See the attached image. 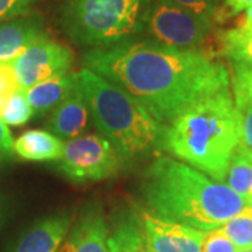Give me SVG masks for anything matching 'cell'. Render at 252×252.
Masks as SVG:
<instances>
[{"instance_id":"obj_1","label":"cell","mask_w":252,"mask_h":252,"mask_svg":"<svg viewBox=\"0 0 252 252\" xmlns=\"http://www.w3.org/2000/svg\"><path fill=\"white\" fill-rule=\"evenodd\" d=\"M83 61L84 67L129 93L164 126L231 83L227 67L212 55L153 39L93 48Z\"/></svg>"},{"instance_id":"obj_2","label":"cell","mask_w":252,"mask_h":252,"mask_svg":"<svg viewBox=\"0 0 252 252\" xmlns=\"http://www.w3.org/2000/svg\"><path fill=\"white\" fill-rule=\"evenodd\" d=\"M140 195L150 213L200 231L221 227L248 207L224 182L165 156L144 172Z\"/></svg>"},{"instance_id":"obj_3","label":"cell","mask_w":252,"mask_h":252,"mask_svg":"<svg viewBox=\"0 0 252 252\" xmlns=\"http://www.w3.org/2000/svg\"><path fill=\"white\" fill-rule=\"evenodd\" d=\"M240 140V114L230 89H224L165 125L161 149L212 180L224 182Z\"/></svg>"},{"instance_id":"obj_4","label":"cell","mask_w":252,"mask_h":252,"mask_svg":"<svg viewBox=\"0 0 252 252\" xmlns=\"http://www.w3.org/2000/svg\"><path fill=\"white\" fill-rule=\"evenodd\" d=\"M77 76L94 125L124 161L161 149L165 126L157 122L137 99L87 67L77 72Z\"/></svg>"},{"instance_id":"obj_5","label":"cell","mask_w":252,"mask_h":252,"mask_svg":"<svg viewBox=\"0 0 252 252\" xmlns=\"http://www.w3.org/2000/svg\"><path fill=\"white\" fill-rule=\"evenodd\" d=\"M154 0H63L61 27L74 44L105 48L144 34Z\"/></svg>"},{"instance_id":"obj_6","label":"cell","mask_w":252,"mask_h":252,"mask_svg":"<svg viewBox=\"0 0 252 252\" xmlns=\"http://www.w3.org/2000/svg\"><path fill=\"white\" fill-rule=\"evenodd\" d=\"M58 167L64 177L77 184L108 180L124 167L117 149L101 135H84L64 142Z\"/></svg>"},{"instance_id":"obj_7","label":"cell","mask_w":252,"mask_h":252,"mask_svg":"<svg viewBox=\"0 0 252 252\" xmlns=\"http://www.w3.org/2000/svg\"><path fill=\"white\" fill-rule=\"evenodd\" d=\"M213 24L172 0H154L146 18L144 34L153 41L180 49H198L210 35Z\"/></svg>"},{"instance_id":"obj_8","label":"cell","mask_w":252,"mask_h":252,"mask_svg":"<svg viewBox=\"0 0 252 252\" xmlns=\"http://www.w3.org/2000/svg\"><path fill=\"white\" fill-rule=\"evenodd\" d=\"M72 51L46 35L38 39L11 62L21 90L70 70Z\"/></svg>"},{"instance_id":"obj_9","label":"cell","mask_w":252,"mask_h":252,"mask_svg":"<svg viewBox=\"0 0 252 252\" xmlns=\"http://www.w3.org/2000/svg\"><path fill=\"white\" fill-rule=\"evenodd\" d=\"M146 245L152 252H202L206 231L137 210Z\"/></svg>"},{"instance_id":"obj_10","label":"cell","mask_w":252,"mask_h":252,"mask_svg":"<svg viewBox=\"0 0 252 252\" xmlns=\"http://www.w3.org/2000/svg\"><path fill=\"white\" fill-rule=\"evenodd\" d=\"M109 228L98 202L84 205L58 252H111Z\"/></svg>"},{"instance_id":"obj_11","label":"cell","mask_w":252,"mask_h":252,"mask_svg":"<svg viewBox=\"0 0 252 252\" xmlns=\"http://www.w3.org/2000/svg\"><path fill=\"white\" fill-rule=\"evenodd\" d=\"M70 212H59L35 221L11 252H58L72 227Z\"/></svg>"},{"instance_id":"obj_12","label":"cell","mask_w":252,"mask_h":252,"mask_svg":"<svg viewBox=\"0 0 252 252\" xmlns=\"http://www.w3.org/2000/svg\"><path fill=\"white\" fill-rule=\"evenodd\" d=\"M46 35L42 17L38 14L28 13L0 23V62L11 63L28 46Z\"/></svg>"},{"instance_id":"obj_13","label":"cell","mask_w":252,"mask_h":252,"mask_svg":"<svg viewBox=\"0 0 252 252\" xmlns=\"http://www.w3.org/2000/svg\"><path fill=\"white\" fill-rule=\"evenodd\" d=\"M89 107L83 97L80 84H77L74 90L51 111L46 129L62 140H70L80 136L89 125Z\"/></svg>"},{"instance_id":"obj_14","label":"cell","mask_w":252,"mask_h":252,"mask_svg":"<svg viewBox=\"0 0 252 252\" xmlns=\"http://www.w3.org/2000/svg\"><path fill=\"white\" fill-rule=\"evenodd\" d=\"M79 84L77 73H66L59 74L51 79L36 83L35 86L30 87L26 93L31 108L36 115H45L64 99Z\"/></svg>"},{"instance_id":"obj_15","label":"cell","mask_w":252,"mask_h":252,"mask_svg":"<svg viewBox=\"0 0 252 252\" xmlns=\"http://www.w3.org/2000/svg\"><path fill=\"white\" fill-rule=\"evenodd\" d=\"M64 142L48 130H27L14 140L13 152L28 161H58Z\"/></svg>"},{"instance_id":"obj_16","label":"cell","mask_w":252,"mask_h":252,"mask_svg":"<svg viewBox=\"0 0 252 252\" xmlns=\"http://www.w3.org/2000/svg\"><path fill=\"white\" fill-rule=\"evenodd\" d=\"M111 252H152L146 245L137 210H122L114 219L109 231Z\"/></svg>"},{"instance_id":"obj_17","label":"cell","mask_w":252,"mask_h":252,"mask_svg":"<svg viewBox=\"0 0 252 252\" xmlns=\"http://www.w3.org/2000/svg\"><path fill=\"white\" fill-rule=\"evenodd\" d=\"M224 184L238 196H241L248 206L252 207V160L240 147V144L230 160Z\"/></svg>"},{"instance_id":"obj_18","label":"cell","mask_w":252,"mask_h":252,"mask_svg":"<svg viewBox=\"0 0 252 252\" xmlns=\"http://www.w3.org/2000/svg\"><path fill=\"white\" fill-rule=\"evenodd\" d=\"M219 49L233 63L252 66V31L238 27L227 30L219 38Z\"/></svg>"},{"instance_id":"obj_19","label":"cell","mask_w":252,"mask_h":252,"mask_svg":"<svg viewBox=\"0 0 252 252\" xmlns=\"http://www.w3.org/2000/svg\"><path fill=\"white\" fill-rule=\"evenodd\" d=\"M241 252L252 250V207L244 209L240 215L230 219L220 227Z\"/></svg>"},{"instance_id":"obj_20","label":"cell","mask_w":252,"mask_h":252,"mask_svg":"<svg viewBox=\"0 0 252 252\" xmlns=\"http://www.w3.org/2000/svg\"><path fill=\"white\" fill-rule=\"evenodd\" d=\"M32 117H34V109L31 108L26 97V93L20 90L9 99V102L6 104L0 115V119L7 126H21L27 124Z\"/></svg>"},{"instance_id":"obj_21","label":"cell","mask_w":252,"mask_h":252,"mask_svg":"<svg viewBox=\"0 0 252 252\" xmlns=\"http://www.w3.org/2000/svg\"><path fill=\"white\" fill-rule=\"evenodd\" d=\"M234 102L240 114V129H241L240 147L250 157H252V101L234 98Z\"/></svg>"},{"instance_id":"obj_22","label":"cell","mask_w":252,"mask_h":252,"mask_svg":"<svg viewBox=\"0 0 252 252\" xmlns=\"http://www.w3.org/2000/svg\"><path fill=\"white\" fill-rule=\"evenodd\" d=\"M231 86L234 98L252 101V66L233 63Z\"/></svg>"},{"instance_id":"obj_23","label":"cell","mask_w":252,"mask_h":252,"mask_svg":"<svg viewBox=\"0 0 252 252\" xmlns=\"http://www.w3.org/2000/svg\"><path fill=\"white\" fill-rule=\"evenodd\" d=\"M172 1L190 10L192 13H195L196 16L203 18L210 24H215L219 21V14L221 9L220 0H172Z\"/></svg>"},{"instance_id":"obj_24","label":"cell","mask_w":252,"mask_h":252,"mask_svg":"<svg viewBox=\"0 0 252 252\" xmlns=\"http://www.w3.org/2000/svg\"><path fill=\"white\" fill-rule=\"evenodd\" d=\"M20 90L21 87L11 63L0 62V115L9 99Z\"/></svg>"},{"instance_id":"obj_25","label":"cell","mask_w":252,"mask_h":252,"mask_svg":"<svg viewBox=\"0 0 252 252\" xmlns=\"http://www.w3.org/2000/svg\"><path fill=\"white\" fill-rule=\"evenodd\" d=\"M202 252H241L219 227L206 231Z\"/></svg>"},{"instance_id":"obj_26","label":"cell","mask_w":252,"mask_h":252,"mask_svg":"<svg viewBox=\"0 0 252 252\" xmlns=\"http://www.w3.org/2000/svg\"><path fill=\"white\" fill-rule=\"evenodd\" d=\"M41 0H0V23L31 13Z\"/></svg>"},{"instance_id":"obj_27","label":"cell","mask_w":252,"mask_h":252,"mask_svg":"<svg viewBox=\"0 0 252 252\" xmlns=\"http://www.w3.org/2000/svg\"><path fill=\"white\" fill-rule=\"evenodd\" d=\"M250 7H252V0H224L223 6L220 9L219 21H221L224 18L237 16L241 11H245Z\"/></svg>"},{"instance_id":"obj_28","label":"cell","mask_w":252,"mask_h":252,"mask_svg":"<svg viewBox=\"0 0 252 252\" xmlns=\"http://www.w3.org/2000/svg\"><path fill=\"white\" fill-rule=\"evenodd\" d=\"M13 136L10 133L9 126L6 125L1 119H0V161L9 158L13 152Z\"/></svg>"},{"instance_id":"obj_29","label":"cell","mask_w":252,"mask_h":252,"mask_svg":"<svg viewBox=\"0 0 252 252\" xmlns=\"http://www.w3.org/2000/svg\"><path fill=\"white\" fill-rule=\"evenodd\" d=\"M238 28H243V30H247V31H252V7H250L248 10H245L243 18L238 21Z\"/></svg>"},{"instance_id":"obj_30","label":"cell","mask_w":252,"mask_h":252,"mask_svg":"<svg viewBox=\"0 0 252 252\" xmlns=\"http://www.w3.org/2000/svg\"><path fill=\"white\" fill-rule=\"evenodd\" d=\"M4 216H6V209H4V200L0 196V227L4 221Z\"/></svg>"},{"instance_id":"obj_31","label":"cell","mask_w":252,"mask_h":252,"mask_svg":"<svg viewBox=\"0 0 252 252\" xmlns=\"http://www.w3.org/2000/svg\"><path fill=\"white\" fill-rule=\"evenodd\" d=\"M244 252H252V250H250V251H244Z\"/></svg>"},{"instance_id":"obj_32","label":"cell","mask_w":252,"mask_h":252,"mask_svg":"<svg viewBox=\"0 0 252 252\" xmlns=\"http://www.w3.org/2000/svg\"><path fill=\"white\" fill-rule=\"evenodd\" d=\"M245 154H247V153H245ZM247 156H248V154H247ZM248 157H250V156H248ZM250 158H251V160H252V157H250Z\"/></svg>"}]
</instances>
